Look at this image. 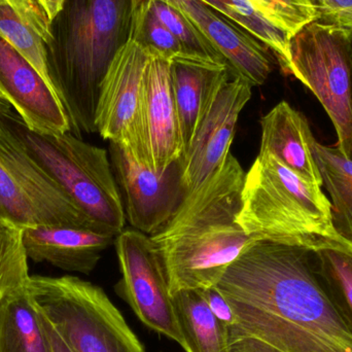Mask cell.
Here are the masks:
<instances>
[{
	"mask_svg": "<svg viewBox=\"0 0 352 352\" xmlns=\"http://www.w3.org/2000/svg\"><path fill=\"white\" fill-rule=\"evenodd\" d=\"M215 287L236 316L230 352H352V331L331 302L314 248L254 242Z\"/></svg>",
	"mask_w": 352,
	"mask_h": 352,
	"instance_id": "obj_1",
	"label": "cell"
},
{
	"mask_svg": "<svg viewBox=\"0 0 352 352\" xmlns=\"http://www.w3.org/2000/svg\"><path fill=\"white\" fill-rule=\"evenodd\" d=\"M245 173L230 154L223 166L188 190L161 231L151 236L169 294L214 287L232 263L256 242L237 223Z\"/></svg>",
	"mask_w": 352,
	"mask_h": 352,
	"instance_id": "obj_2",
	"label": "cell"
},
{
	"mask_svg": "<svg viewBox=\"0 0 352 352\" xmlns=\"http://www.w3.org/2000/svg\"><path fill=\"white\" fill-rule=\"evenodd\" d=\"M148 1L66 0L52 20L47 72L78 138L97 132L101 82L120 49L135 37Z\"/></svg>",
	"mask_w": 352,
	"mask_h": 352,
	"instance_id": "obj_3",
	"label": "cell"
},
{
	"mask_svg": "<svg viewBox=\"0 0 352 352\" xmlns=\"http://www.w3.org/2000/svg\"><path fill=\"white\" fill-rule=\"evenodd\" d=\"M238 225L256 241L316 248L341 236L322 186L302 179L270 154L260 153L244 178Z\"/></svg>",
	"mask_w": 352,
	"mask_h": 352,
	"instance_id": "obj_4",
	"label": "cell"
},
{
	"mask_svg": "<svg viewBox=\"0 0 352 352\" xmlns=\"http://www.w3.org/2000/svg\"><path fill=\"white\" fill-rule=\"evenodd\" d=\"M0 127L101 231L113 236L123 231V200L107 151L82 142L72 132L34 131L4 101L0 105Z\"/></svg>",
	"mask_w": 352,
	"mask_h": 352,
	"instance_id": "obj_5",
	"label": "cell"
},
{
	"mask_svg": "<svg viewBox=\"0 0 352 352\" xmlns=\"http://www.w3.org/2000/svg\"><path fill=\"white\" fill-rule=\"evenodd\" d=\"M27 292L74 352H146L101 287L76 276H30Z\"/></svg>",
	"mask_w": 352,
	"mask_h": 352,
	"instance_id": "obj_6",
	"label": "cell"
},
{
	"mask_svg": "<svg viewBox=\"0 0 352 352\" xmlns=\"http://www.w3.org/2000/svg\"><path fill=\"white\" fill-rule=\"evenodd\" d=\"M292 74L320 100L334 124L337 148L349 158L352 144V32L314 21L292 35Z\"/></svg>",
	"mask_w": 352,
	"mask_h": 352,
	"instance_id": "obj_7",
	"label": "cell"
},
{
	"mask_svg": "<svg viewBox=\"0 0 352 352\" xmlns=\"http://www.w3.org/2000/svg\"><path fill=\"white\" fill-rule=\"evenodd\" d=\"M0 221L22 229L60 226L104 233L1 127Z\"/></svg>",
	"mask_w": 352,
	"mask_h": 352,
	"instance_id": "obj_8",
	"label": "cell"
},
{
	"mask_svg": "<svg viewBox=\"0 0 352 352\" xmlns=\"http://www.w3.org/2000/svg\"><path fill=\"white\" fill-rule=\"evenodd\" d=\"M122 279L116 291L146 326L184 345L160 256L151 236L123 230L115 239Z\"/></svg>",
	"mask_w": 352,
	"mask_h": 352,
	"instance_id": "obj_9",
	"label": "cell"
},
{
	"mask_svg": "<svg viewBox=\"0 0 352 352\" xmlns=\"http://www.w3.org/2000/svg\"><path fill=\"white\" fill-rule=\"evenodd\" d=\"M252 88L230 69L215 85L182 157V182L188 192L214 175L231 154L238 118L252 98Z\"/></svg>",
	"mask_w": 352,
	"mask_h": 352,
	"instance_id": "obj_10",
	"label": "cell"
},
{
	"mask_svg": "<svg viewBox=\"0 0 352 352\" xmlns=\"http://www.w3.org/2000/svg\"><path fill=\"white\" fill-rule=\"evenodd\" d=\"M184 152L171 86L170 60L148 54L142 74L132 158L154 173H164Z\"/></svg>",
	"mask_w": 352,
	"mask_h": 352,
	"instance_id": "obj_11",
	"label": "cell"
},
{
	"mask_svg": "<svg viewBox=\"0 0 352 352\" xmlns=\"http://www.w3.org/2000/svg\"><path fill=\"white\" fill-rule=\"evenodd\" d=\"M109 155L126 221L146 235L158 233L173 219L188 194L182 182V158L164 173H154L138 164L116 142L109 144Z\"/></svg>",
	"mask_w": 352,
	"mask_h": 352,
	"instance_id": "obj_12",
	"label": "cell"
},
{
	"mask_svg": "<svg viewBox=\"0 0 352 352\" xmlns=\"http://www.w3.org/2000/svg\"><path fill=\"white\" fill-rule=\"evenodd\" d=\"M148 59L136 41L120 49L101 82L96 109V130L130 156L135 148V126L142 74Z\"/></svg>",
	"mask_w": 352,
	"mask_h": 352,
	"instance_id": "obj_13",
	"label": "cell"
},
{
	"mask_svg": "<svg viewBox=\"0 0 352 352\" xmlns=\"http://www.w3.org/2000/svg\"><path fill=\"white\" fill-rule=\"evenodd\" d=\"M0 98L34 131L54 134L70 132L69 121L53 86L2 37Z\"/></svg>",
	"mask_w": 352,
	"mask_h": 352,
	"instance_id": "obj_14",
	"label": "cell"
},
{
	"mask_svg": "<svg viewBox=\"0 0 352 352\" xmlns=\"http://www.w3.org/2000/svg\"><path fill=\"white\" fill-rule=\"evenodd\" d=\"M179 10L221 56L232 74L252 87L261 86L272 72L270 50L241 27L200 0H166Z\"/></svg>",
	"mask_w": 352,
	"mask_h": 352,
	"instance_id": "obj_15",
	"label": "cell"
},
{
	"mask_svg": "<svg viewBox=\"0 0 352 352\" xmlns=\"http://www.w3.org/2000/svg\"><path fill=\"white\" fill-rule=\"evenodd\" d=\"M117 236L87 228L41 226L23 229L28 258L68 272L90 274Z\"/></svg>",
	"mask_w": 352,
	"mask_h": 352,
	"instance_id": "obj_16",
	"label": "cell"
},
{
	"mask_svg": "<svg viewBox=\"0 0 352 352\" xmlns=\"http://www.w3.org/2000/svg\"><path fill=\"white\" fill-rule=\"evenodd\" d=\"M260 153L272 155L302 179L322 186L314 156L316 142L301 111L281 101L261 120Z\"/></svg>",
	"mask_w": 352,
	"mask_h": 352,
	"instance_id": "obj_17",
	"label": "cell"
},
{
	"mask_svg": "<svg viewBox=\"0 0 352 352\" xmlns=\"http://www.w3.org/2000/svg\"><path fill=\"white\" fill-rule=\"evenodd\" d=\"M228 69L226 64L198 56L180 54L170 60L171 86L184 152L192 140L203 107Z\"/></svg>",
	"mask_w": 352,
	"mask_h": 352,
	"instance_id": "obj_18",
	"label": "cell"
},
{
	"mask_svg": "<svg viewBox=\"0 0 352 352\" xmlns=\"http://www.w3.org/2000/svg\"><path fill=\"white\" fill-rule=\"evenodd\" d=\"M51 23L36 0H0V37L24 56L52 85L47 63Z\"/></svg>",
	"mask_w": 352,
	"mask_h": 352,
	"instance_id": "obj_19",
	"label": "cell"
},
{
	"mask_svg": "<svg viewBox=\"0 0 352 352\" xmlns=\"http://www.w3.org/2000/svg\"><path fill=\"white\" fill-rule=\"evenodd\" d=\"M171 299L184 351L230 352L227 326L212 314L202 289L176 292Z\"/></svg>",
	"mask_w": 352,
	"mask_h": 352,
	"instance_id": "obj_20",
	"label": "cell"
},
{
	"mask_svg": "<svg viewBox=\"0 0 352 352\" xmlns=\"http://www.w3.org/2000/svg\"><path fill=\"white\" fill-rule=\"evenodd\" d=\"M0 352H52L26 287L0 302Z\"/></svg>",
	"mask_w": 352,
	"mask_h": 352,
	"instance_id": "obj_21",
	"label": "cell"
},
{
	"mask_svg": "<svg viewBox=\"0 0 352 352\" xmlns=\"http://www.w3.org/2000/svg\"><path fill=\"white\" fill-rule=\"evenodd\" d=\"M314 156L322 186L330 195L333 225L337 233L352 242V160L337 146L316 140Z\"/></svg>",
	"mask_w": 352,
	"mask_h": 352,
	"instance_id": "obj_22",
	"label": "cell"
},
{
	"mask_svg": "<svg viewBox=\"0 0 352 352\" xmlns=\"http://www.w3.org/2000/svg\"><path fill=\"white\" fill-rule=\"evenodd\" d=\"M320 280L341 318L352 331V242L340 237L314 250Z\"/></svg>",
	"mask_w": 352,
	"mask_h": 352,
	"instance_id": "obj_23",
	"label": "cell"
},
{
	"mask_svg": "<svg viewBox=\"0 0 352 352\" xmlns=\"http://www.w3.org/2000/svg\"><path fill=\"white\" fill-rule=\"evenodd\" d=\"M223 14L234 24L256 37L273 52L283 72L289 66V43L291 34L275 24L254 0H200Z\"/></svg>",
	"mask_w": 352,
	"mask_h": 352,
	"instance_id": "obj_24",
	"label": "cell"
},
{
	"mask_svg": "<svg viewBox=\"0 0 352 352\" xmlns=\"http://www.w3.org/2000/svg\"><path fill=\"white\" fill-rule=\"evenodd\" d=\"M29 278L22 228L0 221V302L26 287Z\"/></svg>",
	"mask_w": 352,
	"mask_h": 352,
	"instance_id": "obj_25",
	"label": "cell"
},
{
	"mask_svg": "<svg viewBox=\"0 0 352 352\" xmlns=\"http://www.w3.org/2000/svg\"><path fill=\"white\" fill-rule=\"evenodd\" d=\"M155 16L175 35L186 55L198 56L226 64L214 47L197 30L190 21L179 10L166 0H150Z\"/></svg>",
	"mask_w": 352,
	"mask_h": 352,
	"instance_id": "obj_26",
	"label": "cell"
},
{
	"mask_svg": "<svg viewBox=\"0 0 352 352\" xmlns=\"http://www.w3.org/2000/svg\"><path fill=\"white\" fill-rule=\"evenodd\" d=\"M148 1L138 22L134 41L140 43L148 54H154L165 59L171 60L176 56L184 54L179 41L155 16Z\"/></svg>",
	"mask_w": 352,
	"mask_h": 352,
	"instance_id": "obj_27",
	"label": "cell"
},
{
	"mask_svg": "<svg viewBox=\"0 0 352 352\" xmlns=\"http://www.w3.org/2000/svg\"><path fill=\"white\" fill-rule=\"evenodd\" d=\"M275 24L292 35L318 19L316 0H254Z\"/></svg>",
	"mask_w": 352,
	"mask_h": 352,
	"instance_id": "obj_28",
	"label": "cell"
},
{
	"mask_svg": "<svg viewBox=\"0 0 352 352\" xmlns=\"http://www.w3.org/2000/svg\"><path fill=\"white\" fill-rule=\"evenodd\" d=\"M320 22L352 31V0H316Z\"/></svg>",
	"mask_w": 352,
	"mask_h": 352,
	"instance_id": "obj_29",
	"label": "cell"
},
{
	"mask_svg": "<svg viewBox=\"0 0 352 352\" xmlns=\"http://www.w3.org/2000/svg\"><path fill=\"white\" fill-rule=\"evenodd\" d=\"M202 293L212 314L221 322H223L228 329L233 327L236 322L235 314H234L229 302L221 295V292L215 287V285L208 287V289H202Z\"/></svg>",
	"mask_w": 352,
	"mask_h": 352,
	"instance_id": "obj_30",
	"label": "cell"
},
{
	"mask_svg": "<svg viewBox=\"0 0 352 352\" xmlns=\"http://www.w3.org/2000/svg\"><path fill=\"white\" fill-rule=\"evenodd\" d=\"M38 316L39 318H41V324H43V329H45L47 339H49L52 352H74L69 349V346H68L67 343L63 340V338L60 336L59 333L50 324L49 320H47L45 316H41L39 312Z\"/></svg>",
	"mask_w": 352,
	"mask_h": 352,
	"instance_id": "obj_31",
	"label": "cell"
},
{
	"mask_svg": "<svg viewBox=\"0 0 352 352\" xmlns=\"http://www.w3.org/2000/svg\"><path fill=\"white\" fill-rule=\"evenodd\" d=\"M36 1L45 10L50 20L52 21L61 12L66 0H36Z\"/></svg>",
	"mask_w": 352,
	"mask_h": 352,
	"instance_id": "obj_32",
	"label": "cell"
},
{
	"mask_svg": "<svg viewBox=\"0 0 352 352\" xmlns=\"http://www.w3.org/2000/svg\"><path fill=\"white\" fill-rule=\"evenodd\" d=\"M351 32H352V31H351ZM349 158L351 159V160H352V144H351V151H349Z\"/></svg>",
	"mask_w": 352,
	"mask_h": 352,
	"instance_id": "obj_33",
	"label": "cell"
},
{
	"mask_svg": "<svg viewBox=\"0 0 352 352\" xmlns=\"http://www.w3.org/2000/svg\"><path fill=\"white\" fill-rule=\"evenodd\" d=\"M3 102V100H2L1 98H0V105H1V103Z\"/></svg>",
	"mask_w": 352,
	"mask_h": 352,
	"instance_id": "obj_34",
	"label": "cell"
}]
</instances>
